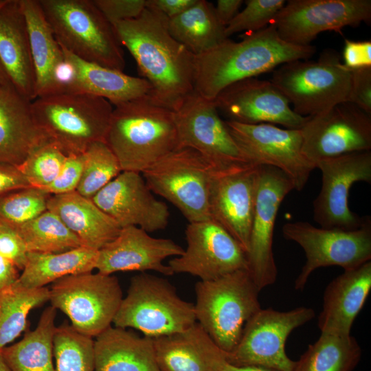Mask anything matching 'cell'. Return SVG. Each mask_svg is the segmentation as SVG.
Listing matches in <instances>:
<instances>
[{
  "instance_id": "cell-1",
  "label": "cell",
  "mask_w": 371,
  "mask_h": 371,
  "mask_svg": "<svg viewBox=\"0 0 371 371\" xmlns=\"http://www.w3.org/2000/svg\"><path fill=\"white\" fill-rule=\"evenodd\" d=\"M168 24L166 16L146 8L137 18L112 25L150 84V100L175 111L194 90L195 55L171 35Z\"/></svg>"
},
{
  "instance_id": "cell-2",
  "label": "cell",
  "mask_w": 371,
  "mask_h": 371,
  "mask_svg": "<svg viewBox=\"0 0 371 371\" xmlns=\"http://www.w3.org/2000/svg\"><path fill=\"white\" fill-rule=\"evenodd\" d=\"M315 46H299L284 41L275 26L247 32L240 41L228 38L195 56L194 91L213 100L225 87L236 82L255 78L296 60H308Z\"/></svg>"
},
{
  "instance_id": "cell-3",
  "label": "cell",
  "mask_w": 371,
  "mask_h": 371,
  "mask_svg": "<svg viewBox=\"0 0 371 371\" xmlns=\"http://www.w3.org/2000/svg\"><path fill=\"white\" fill-rule=\"evenodd\" d=\"M104 142L122 171L142 173L178 148L174 111L155 104L148 96L115 105Z\"/></svg>"
},
{
  "instance_id": "cell-4",
  "label": "cell",
  "mask_w": 371,
  "mask_h": 371,
  "mask_svg": "<svg viewBox=\"0 0 371 371\" xmlns=\"http://www.w3.org/2000/svg\"><path fill=\"white\" fill-rule=\"evenodd\" d=\"M113 109L106 99L80 93H54L31 102L37 125L67 156L104 142Z\"/></svg>"
},
{
  "instance_id": "cell-5",
  "label": "cell",
  "mask_w": 371,
  "mask_h": 371,
  "mask_svg": "<svg viewBox=\"0 0 371 371\" xmlns=\"http://www.w3.org/2000/svg\"><path fill=\"white\" fill-rule=\"evenodd\" d=\"M38 1L61 47L85 61L123 71L122 45L92 0Z\"/></svg>"
},
{
  "instance_id": "cell-6",
  "label": "cell",
  "mask_w": 371,
  "mask_h": 371,
  "mask_svg": "<svg viewBox=\"0 0 371 371\" xmlns=\"http://www.w3.org/2000/svg\"><path fill=\"white\" fill-rule=\"evenodd\" d=\"M260 291L248 270L195 284L196 323L224 352L234 350L245 323L261 308Z\"/></svg>"
},
{
  "instance_id": "cell-7",
  "label": "cell",
  "mask_w": 371,
  "mask_h": 371,
  "mask_svg": "<svg viewBox=\"0 0 371 371\" xmlns=\"http://www.w3.org/2000/svg\"><path fill=\"white\" fill-rule=\"evenodd\" d=\"M270 81L295 113L311 117L348 102L351 74L341 62L340 54L326 49L316 60H296L280 65Z\"/></svg>"
},
{
  "instance_id": "cell-8",
  "label": "cell",
  "mask_w": 371,
  "mask_h": 371,
  "mask_svg": "<svg viewBox=\"0 0 371 371\" xmlns=\"http://www.w3.org/2000/svg\"><path fill=\"white\" fill-rule=\"evenodd\" d=\"M196 322L194 303L183 300L167 279L142 272L131 279L113 324L153 338L184 333Z\"/></svg>"
},
{
  "instance_id": "cell-9",
  "label": "cell",
  "mask_w": 371,
  "mask_h": 371,
  "mask_svg": "<svg viewBox=\"0 0 371 371\" xmlns=\"http://www.w3.org/2000/svg\"><path fill=\"white\" fill-rule=\"evenodd\" d=\"M142 175L152 192L175 205L189 223L210 218L211 185L218 174L194 150L177 148Z\"/></svg>"
},
{
  "instance_id": "cell-10",
  "label": "cell",
  "mask_w": 371,
  "mask_h": 371,
  "mask_svg": "<svg viewBox=\"0 0 371 371\" xmlns=\"http://www.w3.org/2000/svg\"><path fill=\"white\" fill-rule=\"evenodd\" d=\"M122 299L116 276L91 271L53 282L49 302L69 317L76 330L93 338L112 326Z\"/></svg>"
},
{
  "instance_id": "cell-11",
  "label": "cell",
  "mask_w": 371,
  "mask_h": 371,
  "mask_svg": "<svg viewBox=\"0 0 371 371\" xmlns=\"http://www.w3.org/2000/svg\"><path fill=\"white\" fill-rule=\"evenodd\" d=\"M178 148L198 153L218 175L251 166L234 141L214 100L194 90L174 111Z\"/></svg>"
},
{
  "instance_id": "cell-12",
  "label": "cell",
  "mask_w": 371,
  "mask_h": 371,
  "mask_svg": "<svg viewBox=\"0 0 371 371\" xmlns=\"http://www.w3.org/2000/svg\"><path fill=\"white\" fill-rule=\"evenodd\" d=\"M283 236L298 244L306 262L295 279V289L302 290L317 269L339 266L348 270L371 260V218L355 229L317 227L305 221L285 223Z\"/></svg>"
},
{
  "instance_id": "cell-13",
  "label": "cell",
  "mask_w": 371,
  "mask_h": 371,
  "mask_svg": "<svg viewBox=\"0 0 371 371\" xmlns=\"http://www.w3.org/2000/svg\"><path fill=\"white\" fill-rule=\"evenodd\" d=\"M315 311L300 306L288 311L260 308L245 323L240 338L225 359L238 366H256L271 371H293L295 361L285 351L293 330L314 318Z\"/></svg>"
},
{
  "instance_id": "cell-14",
  "label": "cell",
  "mask_w": 371,
  "mask_h": 371,
  "mask_svg": "<svg viewBox=\"0 0 371 371\" xmlns=\"http://www.w3.org/2000/svg\"><path fill=\"white\" fill-rule=\"evenodd\" d=\"M230 134L247 160L282 171L294 190L301 191L315 169L304 156L300 129L281 128L271 124H247L225 121Z\"/></svg>"
},
{
  "instance_id": "cell-15",
  "label": "cell",
  "mask_w": 371,
  "mask_h": 371,
  "mask_svg": "<svg viewBox=\"0 0 371 371\" xmlns=\"http://www.w3.org/2000/svg\"><path fill=\"white\" fill-rule=\"evenodd\" d=\"M300 131L302 153L315 168L324 159L371 150V115L348 102L309 117Z\"/></svg>"
},
{
  "instance_id": "cell-16",
  "label": "cell",
  "mask_w": 371,
  "mask_h": 371,
  "mask_svg": "<svg viewBox=\"0 0 371 371\" xmlns=\"http://www.w3.org/2000/svg\"><path fill=\"white\" fill-rule=\"evenodd\" d=\"M370 19V0H289L271 24L284 41L308 46L323 32H341Z\"/></svg>"
},
{
  "instance_id": "cell-17",
  "label": "cell",
  "mask_w": 371,
  "mask_h": 371,
  "mask_svg": "<svg viewBox=\"0 0 371 371\" xmlns=\"http://www.w3.org/2000/svg\"><path fill=\"white\" fill-rule=\"evenodd\" d=\"M322 188L313 203V219L321 227L355 229L366 216L348 205L349 191L356 182L371 183V151L355 152L318 161Z\"/></svg>"
},
{
  "instance_id": "cell-18",
  "label": "cell",
  "mask_w": 371,
  "mask_h": 371,
  "mask_svg": "<svg viewBox=\"0 0 371 371\" xmlns=\"http://www.w3.org/2000/svg\"><path fill=\"white\" fill-rule=\"evenodd\" d=\"M293 190L291 181L282 171L258 166L247 260L248 271L260 291L276 281L278 270L272 249L275 223L282 201Z\"/></svg>"
},
{
  "instance_id": "cell-19",
  "label": "cell",
  "mask_w": 371,
  "mask_h": 371,
  "mask_svg": "<svg viewBox=\"0 0 371 371\" xmlns=\"http://www.w3.org/2000/svg\"><path fill=\"white\" fill-rule=\"evenodd\" d=\"M185 233L186 249L168 263L173 273H188L208 281L248 270L247 253L213 219L189 223Z\"/></svg>"
},
{
  "instance_id": "cell-20",
  "label": "cell",
  "mask_w": 371,
  "mask_h": 371,
  "mask_svg": "<svg viewBox=\"0 0 371 371\" xmlns=\"http://www.w3.org/2000/svg\"><path fill=\"white\" fill-rule=\"evenodd\" d=\"M229 121L247 124H279L300 129L309 117L293 111L288 100L269 80L246 78L223 89L213 100Z\"/></svg>"
},
{
  "instance_id": "cell-21",
  "label": "cell",
  "mask_w": 371,
  "mask_h": 371,
  "mask_svg": "<svg viewBox=\"0 0 371 371\" xmlns=\"http://www.w3.org/2000/svg\"><path fill=\"white\" fill-rule=\"evenodd\" d=\"M91 200L121 228L136 226L149 233L168 224L167 205L155 197L139 172L122 171Z\"/></svg>"
},
{
  "instance_id": "cell-22",
  "label": "cell",
  "mask_w": 371,
  "mask_h": 371,
  "mask_svg": "<svg viewBox=\"0 0 371 371\" xmlns=\"http://www.w3.org/2000/svg\"><path fill=\"white\" fill-rule=\"evenodd\" d=\"M258 166L214 176L210 189V218L221 225L249 251L255 207Z\"/></svg>"
},
{
  "instance_id": "cell-23",
  "label": "cell",
  "mask_w": 371,
  "mask_h": 371,
  "mask_svg": "<svg viewBox=\"0 0 371 371\" xmlns=\"http://www.w3.org/2000/svg\"><path fill=\"white\" fill-rule=\"evenodd\" d=\"M184 249L169 238H155L136 227H122L118 235L98 251L95 269L103 274L117 271H154L165 276L173 272L164 261Z\"/></svg>"
},
{
  "instance_id": "cell-24",
  "label": "cell",
  "mask_w": 371,
  "mask_h": 371,
  "mask_svg": "<svg viewBox=\"0 0 371 371\" xmlns=\"http://www.w3.org/2000/svg\"><path fill=\"white\" fill-rule=\"evenodd\" d=\"M61 48L65 66L60 93L91 94L103 98L114 106L149 95L150 84L143 78L85 61Z\"/></svg>"
},
{
  "instance_id": "cell-25",
  "label": "cell",
  "mask_w": 371,
  "mask_h": 371,
  "mask_svg": "<svg viewBox=\"0 0 371 371\" xmlns=\"http://www.w3.org/2000/svg\"><path fill=\"white\" fill-rule=\"evenodd\" d=\"M371 289V261L344 273L326 287L318 317L321 333L351 335V328Z\"/></svg>"
},
{
  "instance_id": "cell-26",
  "label": "cell",
  "mask_w": 371,
  "mask_h": 371,
  "mask_svg": "<svg viewBox=\"0 0 371 371\" xmlns=\"http://www.w3.org/2000/svg\"><path fill=\"white\" fill-rule=\"evenodd\" d=\"M31 102L12 84L0 87V162L20 166L49 141L35 122Z\"/></svg>"
},
{
  "instance_id": "cell-27",
  "label": "cell",
  "mask_w": 371,
  "mask_h": 371,
  "mask_svg": "<svg viewBox=\"0 0 371 371\" xmlns=\"http://www.w3.org/2000/svg\"><path fill=\"white\" fill-rule=\"evenodd\" d=\"M0 60L17 91L30 101L36 99L29 34L19 0H7L0 8Z\"/></svg>"
},
{
  "instance_id": "cell-28",
  "label": "cell",
  "mask_w": 371,
  "mask_h": 371,
  "mask_svg": "<svg viewBox=\"0 0 371 371\" xmlns=\"http://www.w3.org/2000/svg\"><path fill=\"white\" fill-rule=\"evenodd\" d=\"M25 16L36 77V98L60 93L63 52L38 0H19Z\"/></svg>"
},
{
  "instance_id": "cell-29",
  "label": "cell",
  "mask_w": 371,
  "mask_h": 371,
  "mask_svg": "<svg viewBox=\"0 0 371 371\" xmlns=\"http://www.w3.org/2000/svg\"><path fill=\"white\" fill-rule=\"evenodd\" d=\"M47 210L78 237L82 246L100 250L120 233L118 224L91 200L76 191L50 195Z\"/></svg>"
},
{
  "instance_id": "cell-30",
  "label": "cell",
  "mask_w": 371,
  "mask_h": 371,
  "mask_svg": "<svg viewBox=\"0 0 371 371\" xmlns=\"http://www.w3.org/2000/svg\"><path fill=\"white\" fill-rule=\"evenodd\" d=\"M95 371H160L153 339L110 326L94 340Z\"/></svg>"
},
{
  "instance_id": "cell-31",
  "label": "cell",
  "mask_w": 371,
  "mask_h": 371,
  "mask_svg": "<svg viewBox=\"0 0 371 371\" xmlns=\"http://www.w3.org/2000/svg\"><path fill=\"white\" fill-rule=\"evenodd\" d=\"M98 251L79 247L60 253L28 252L18 281L28 288H41L69 275L95 269Z\"/></svg>"
},
{
  "instance_id": "cell-32",
  "label": "cell",
  "mask_w": 371,
  "mask_h": 371,
  "mask_svg": "<svg viewBox=\"0 0 371 371\" xmlns=\"http://www.w3.org/2000/svg\"><path fill=\"white\" fill-rule=\"evenodd\" d=\"M56 312L52 306L45 308L34 330L1 350L12 371H55L53 341Z\"/></svg>"
},
{
  "instance_id": "cell-33",
  "label": "cell",
  "mask_w": 371,
  "mask_h": 371,
  "mask_svg": "<svg viewBox=\"0 0 371 371\" xmlns=\"http://www.w3.org/2000/svg\"><path fill=\"white\" fill-rule=\"evenodd\" d=\"M171 35L195 56L217 46L225 39V27L218 20L214 5L197 1L179 15L168 19Z\"/></svg>"
},
{
  "instance_id": "cell-34",
  "label": "cell",
  "mask_w": 371,
  "mask_h": 371,
  "mask_svg": "<svg viewBox=\"0 0 371 371\" xmlns=\"http://www.w3.org/2000/svg\"><path fill=\"white\" fill-rule=\"evenodd\" d=\"M361 354L359 344L351 335L321 333L295 361L293 371H352Z\"/></svg>"
},
{
  "instance_id": "cell-35",
  "label": "cell",
  "mask_w": 371,
  "mask_h": 371,
  "mask_svg": "<svg viewBox=\"0 0 371 371\" xmlns=\"http://www.w3.org/2000/svg\"><path fill=\"white\" fill-rule=\"evenodd\" d=\"M49 289L28 288L17 280L0 288V350L10 345L26 328L31 311L49 302Z\"/></svg>"
},
{
  "instance_id": "cell-36",
  "label": "cell",
  "mask_w": 371,
  "mask_h": 371,
  "mask_svg": "<svg viewBox=\"0 0 371 371\" xmlns=\"http://www.w3.org/2000/svg\"><path fill=\"white\" fill-rule=\"evenodd\" d=\"M12 228L22 238L28 252L60 253L82 247L78 237L48 210Z\"/></svg>"
},
{
  "instance_id": "cell-37",
  "label": "cell",
  "mask_w": 371,
  "mask_h": 371,
  "mask_svg": "<svg viewBox=\"0 0 371 371\" xmlns=\"http://www.w3.org/2000/svg\"><path fill=\"white\" fill-rule=\"evenodd\" d=\"M53 351L55 371H95L93 339L71 324L56 326Z\"/></svg>"
},
{
  "instance_id": "cell-38",
  "label": "cell",
  "mask_w": 371,
  "mask_h": 371,
  "mask_svg": "<svg viewBox=\"0 0 371 371\" xmlns=\"http://www.w3.org/2000/svg\"><path fill=\"white\" fill-rule=\"evenodd\" d=\"M160 371H207L203 358L184 333L152 338Z\"/></svg>"
},
{
  "instance_id": "cell-39",
  "label": "cell",
  "mask_w": 371,
  "mask_h": 371,
  "mask_svg": "<svg viewBox=\"0 0 371 371\" xmlns=\"http://www.w3.org/2000/svg\"><path fill=\"white\" fill-rule=\"evenodd\" d=\"M82 154V172L76 191L91 199L122 170L117 157L104 142L91 144Z\"/></svg>"
},
{
  "instance_id": "cell-40",
  "label": "cell",
  "mask_w": 371,
  "mask_h": 371,
  "mask_svg": "<svg viewBox=\"0 0 371 371\" xmlns=\"http://www.w3.org/2000/svg\"><path fill=\"white\" fill-rule=\"evenodd\" d=\"M50 194L42 189L29 187L0 196V223L15 227L47 210Z\"/></svg>"
},
{
  "instance_id": "cell-41",
  "label": "cell",
  "mask_w": 371,
  "mask_h": 371,
  "mask_svg": "<svg viewBox=\"0 0 371 371\" xmlns=\"http://www.w3.org/2000/svg\"><path fill=\"white\" fill-rule=\"evenodd\" d=\"M67 157L54 143L47 141L17 167L32 187L44 189L56 179Z\"/></svg>"
},
{
  "instance_id": "cell-42",
  "label": "cell",
  "mask_w": 371,
  "mask_h": 371,
  "mask_svg": "<svg viewBox=\"0 0 371 371\" xmlns=\"http://www.w3.org/2000/svg\"><path fill=\"white\" fill-rule=\"evenodd\" d=\"M285 3V0L245 1V7L225 27L226 37L243 31L253 32L266 27Z\"/></svg>"
},
{
  "instance_id": "cell-43",
  "label": "cell",
  "mask_w": 371,
  "mask_h": 371,
  "mask_svg": "<svg viewBox=\"0 0 371 371\" xmlns=\"http://www.w3.org/2000/svg\"><path fill=\"white\" fill-rule=\"evenodd\" d=\"M190 341L201 353L207 371H271L256 366H238L229 363L225 353L211 340L198 324L188 332Z\"/></svg>"
},
{
  "instance_id": "cell-44",
  "label": "cell",
  "mask_w": 371,
  "mask_h": 371,
  "mask_svg": "<svg viewBox=\"0 0 371 371\" xmlns=\"http://www.w3.org/2000/svg\"><path fill=\"white\" fill-rule=\"evenodd\" d=\"M83 154L68 155L56 179L43 190L50 195L76 191L83 168Z\"/></svg>"
},
{
  "instance_id": "cell-45",
  "label": "cell",
  "mask_w": 371,
  "mask_h": 371,
  "mask_svg": "<svg viewBox=\"0 0 371 371\" xmlns=\"http://www.w3.org/2000/svg\"><path fill=\"white\" fill-rule=\"evenodd\" d=\"M105 19L115 23L137 18L146 8V0H92Z\"/></svg>"
},
{
  "instance_id": "cell-46",
  "label": "cell",
  "mask_w": 371,
  "mask_h": 371,
  "mask_svg": "<svg viewBox=\"0 0 371 371\" xmlns=\"http://www.w3.org/2000/svg\"><path fill=\"white\" fill-rule=\"evenodd\" d=\"M27 250L22 238L11 227L0 223V256L22 271L27 262Z\"/></svg>"
},
{
  "instance_id": "cell-47",
  "label": "cell",
  "mask_w": 371,
  "mask_h": 371,
  "mask_svg": "<svg viewBox=\"0 0 371 371\" xmlns=\"http://www.w3.org/2000/svg\"><path fill=\"white\" fill-rule=\"evenodd\" d=\"M350 71L351 82L348 102L371 115V67Z\"/></svg>"
},
{
  "instance_id": "cell-48",
  "label": "cell",
  "mask_w": 371,
  "mask_h": 371,
  "mask_svg": "<svg viewBox=\"0 0 371 371\" xmlns=\"http://www.w3.org/2000/svg\"><path fill=\"white\" fill-rule=\"evenodd\" d=\"M342 56L349 69L371 67V41L345 39Z\"/></svg>"
},
{
  "instance_id": "cell-49",
  "label": "cell",
  "mask_w": 371,
  "mask_h": 371,
  "mask_svg": "<svg viewBox=\"0 0 371 371\" xmlns=\"http://www.w3.org/2000/svg\"><path fill=\"white\" fill-rule=\"evenodd\" d=\"M32 187L17 166L0 162V196Z\"/></svg>"
},
{
  "instance_id": "cell-50",
  "label": "cell",
  "mask_w": 371,
  "mask_h": 371,
  "mask_svg": "<svg viewBox=\"0 0 371 371\" xmlns=\"http://www.w3.org/2000/svg\"><path fill=\"white\" fill-rule=\"evenodd\" d=\"M196 1L197 0H146V8L158 12L170 19L188 10Z\"/></svg>"
},
{
  "instance_id": "cell-51",
  "label": "cell",
  "mask_w": 371,
  "mask_h": 371,
  "mask_svg": "<svg viewBox=\"0 0 371 371\" xmlns=\"http://www.w3.org/2000/svg\"><path fill=\"white\" fill-rule=\"evenodd\" d=\"M242 0H218L214 10L219 22L226 27L238 14Z\"/></svg>"
},
{
  "instance_id": "cell-52",
  "label": "cell",
  "mask_w": 371,
  "mask_h": 371,
  "mask_svg": "<svg viewBox=\"0 0 371 371\" xmlns=\"http://www.w3.org/2000/svg\"><path fill=\"white\" fill-rule=\"evenodd\" d=\"M19 271L11 262L0 256V288L16 282L20 275Z\"/></svg>"
},
{
  "instance_id": "cell-53",
  "label": "cell",
  "mask_w": 371,
  "mask_h": 371,
  "mask_svg": "<svg viewBox=\"0 0 371 371\" xmlns=\"http://www.w3.org/2000/svg\"><path fill=\"white\" fill-rule=\"evenodd\" d=\"M11 84L8 74L0 60V87Z\"/></svg>"
},
{
  "instance_id": "cell-54",
  "label": "cell",
  "mask_w": 371,
  "mask_h": 371,
  "mask_svg": "<svg viewBox=\"0 0 371 371\" xmlns=\"http://www.w3.org/2000/svg\"><path fill=\"white\" fill-rule=\"evenodd\" d=\"M0 371H12L7 364L0 350Z\"/></svg>"
},
{
  "instance_id": "cell-55",
  "label": "cell",
  "mask_w": 371,
  "mask_h": 371,
  "mask_svg": "<svg viewBox=\"0 0 371 371\" xmlns=\"http://www.w3.org/2000/svg\"><path fill=\"white\" fill-rule=\"evenodd\" d=\"M7 0H0V8L5 3Z\"/></svg>"
}]
</instances>
